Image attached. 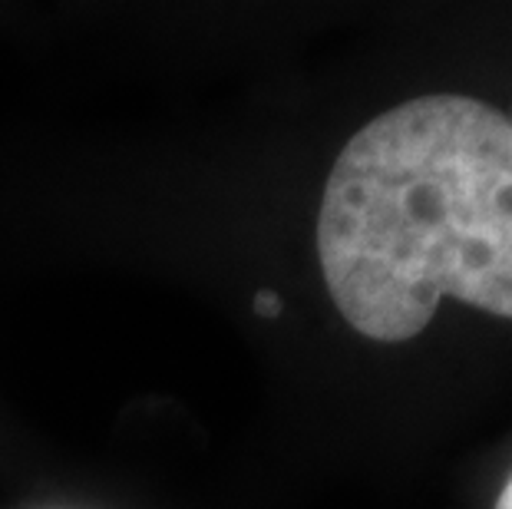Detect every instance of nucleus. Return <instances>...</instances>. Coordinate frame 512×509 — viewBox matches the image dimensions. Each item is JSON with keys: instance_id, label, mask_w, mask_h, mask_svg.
Returning <instances> with one entry per match:
<instances>
[{"instance_id": "obj_1", "label": "nucleus", "mask_w": 512, "mask_h": 509, "mask_svg": "<svg viewBox=\"0 0 512 509\" xmlns=\"http://www.w3.org/2000/svg\"><path fill=\"white\" fill-rule=\"evenodd\" d=\"M318 262L354 331L400 344L440 298L512 318V123L460 93L370 119L324 182Z\"/></svg>"}, {"instance_id": "obj_2", "label": "nucleus", "mask_w": 512, "mask_h": 509, "mask_svg": "<svg viewBox=\"0 0 512 509\" xmlns=\"http://www.w3.org/2000/svg\"><path fill=\"white\" fill-rule=\"evenodd\" d=\"M255 311H258V314H265V318H278L281 301H278L275 291H261V295L255 298Z\"/></svg>"}, {"instance_id": "obj_3", "label": "nucleus", "mask_w": 512, "mask_h": 509, "mask_svg": "<svg viewBox=\"0 0 512 509\" xmlns=\"http://www.w3.org/2000/svg\"><path fill=\"white\" fill-rule=\"evenodd\" d=\"M496 509H512V480L506 483V490L499 493V503H496Z\"/></svg>"}, {"instance_id": "obj_4", "label": "nucleus", "mask_w": 512, "mask_h": 509, "mask_svg": "<svg viewBox=\"0 0 512 509\" xmlns=\"http://www.w3.org/2000/svg\"><path fill=\"white\" fill-rule=\"evenodd\" d=\"M509 123H512V116H509Z\"/></svg>"}]
</instances>
